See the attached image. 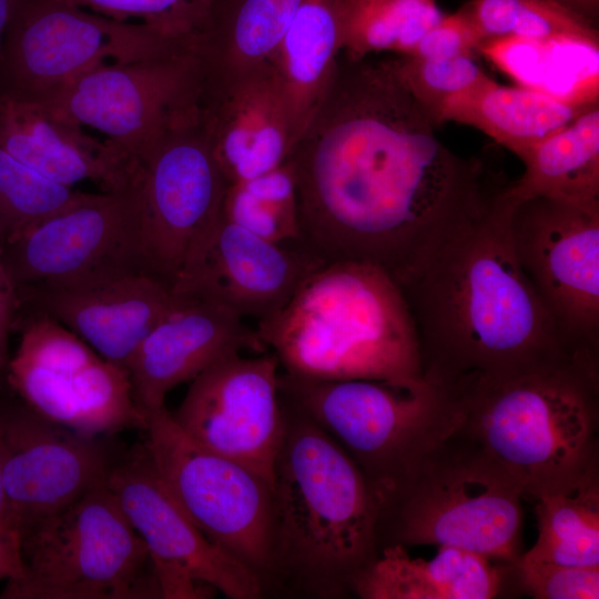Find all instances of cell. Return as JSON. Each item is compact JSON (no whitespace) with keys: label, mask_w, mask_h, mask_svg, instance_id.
<instances>
[{"label":"cell","mask_w":599,"mask_h":599,"mask_svg":"<svg viewBox=\"0 0 599 599\" xmlns=\"http://www.w3.org/2000/svg\"><path fill=\"white\" fill-rule=\"evenodd\" d=\"M403 80L395 59L341 52L297 140L292 165L298 243L324 264L359 262L409 280L507 182L463 158Z\"/></svg>","instance_id":"cell-1"},{"label":"cell","mask_w":599,"mask_h":599,"mask_svg":"<svg viewBox=\"0 0 599 599\" xmlns=\"http://www.w3.org/2000/svg\"><path fill=\"white\" fill-rule=\"evenodd\" d=\"M505 190L399 285L416 328L424 379L437 386L592 356L568 348L520 267Z\"/></svg>","instance_id":"cell-2"},{"label":"cell","mask_w":599,"mask_h":599,"mask_svg":"<svg viewBox=\"0 0 599 599\" xmlns=\"http://www.w3.org/2000/svg\"><path fill=\"white\" fill-rule=\"evenodd\" d=\"M455 426L534 501L599 474V357L445 387Z\"/></svg>","instance_id":"cell-3"},{"label":"cell","mask_w":599,"mask_h":599,"mask_svg":"<svg viewBox=\"0 0 599 599\" xmlns=\"http://www.w3.org/2000/svg\"><path fill=\"white\" fill-rule=\"evenodd\" d=\"M280 400L284 433L272 483L270 576L308 595L352 592L378 555L374 494L332 436Z\"/></svg>","instance_id":"cell-4"},{"label":"cell","mask_w":599,"mask_h":599,"mask_svg":"<svg viewBox=\"0 0 599 599\" xmlns=\"http://www.w3.org/2000/svg\"><path fill=\"white\" fill-rule=\"evenodd\" d=\"M255 329L281 370L291 375L425 382L403 291L387 272L370 264L346 261L321 266Z\"/></svg>","instance_id":"cell-5"},{"label":"cell","mask_w":599,"mask_h":599,"mask_svg":"<svg viewBox=\"0 0 599 599\" xmlns=\"http://www.w3.org/2000/svg\"><path fill=\"white\" fill-rule=\"evenodd\" d=\"M522 499L515 481L455 426L377 501L378 551L453 547L514 564L522 554Z\"/></svg>","instance_id":"cell-6"},{"label":"cell","mask_w":599,"mask_h":599,"mask_svg":"<svg viewBox=\"0 0 599 599\" xmlns=\"http://www.w3.org/2000/svg\"><path fill=\"white\" fill-rule=\"evenodd\" d=\"M18 535L23 575L2 599L162 598L149 550L106 481Z\"/></svg>","instance_id":"cell-7"},{"label":"cell","mask_w":599,"mask_h":599,"mask_svg":"<svg viewBox=\"0 0 599 599\" xmlns=\"http://www.w3.org/2000/svg\"><path fill=\"white\" fill-rule=\"evenodd\" d=\"M278 395L338 443L365 476L376 504L455 427L447 389L427 380H323L280 372Z\"/></svg>","instance_id":"cell-8"},{"label":"cell","mask_w":599,"mask_h":599,"mask_svg":"<svg viewBox=\"0 0 599 599\" xmlns=\"http://www.w3.org/2000/svg\"><path fill=\"white\" fill-rule=\"evenodd\" d=\"M196 37L154 57L99 64L37 99L139 161L164 134L203 114Z\"/></svg>","instance_id":"cell-9"},{"label":"cell","mask_w":599,"mask_h":599,"mask_svg":"<svg viewBox=\"0 0 599 599\" xmlns=\"http://www.w3.org/2000/svg\"><path fill=\"white\" fill-rule=\"evenodd\" d=\"M14 331L20 341L4 373L30 409L91 436L144 429L126 369L42 313L18 309Z\"/></svg>","instance_id":"cell-10"},{"label":"cell","mask_w":599,"mask_h":599,"mask_svg":"<svg viewBox=\"0 0 599 599\" xmlns=\"http://www.w3.org/2000/svg\"><path fill=\"white\" fill-rule=\"evenodd\" d=\"M145 447L185 514L262 579L272 568V487L247 467L190 437L165 407L146 414Z\"/></svg>","instance_id":"cell-11"},{"label":"cell","mask_w":599,"mask_h":599,"mask_svg":"<svg viewBox=\"0 0 599 599\" xmlns=\"http://www.w3.org/2000/svg\"><path fill=\"white\" fill-rule=\"evenodd\" d=\"M170 37L59 0H21L6 31L0 92L40 98L81 73L154 57L192 39Z\"/></svg>","instance_id":"cell-12"},{"label":"cell","mask_w":599,"mask_h":599,"mask_svg":"<svg viewBox=\"0 0 599 599\" xmlns=\"http://www.w3.org/2000/svg\"><path fill=\"white\" fill-rule=\"evenodd\" d=\"M138 185L144 260L172 288L220 219L229 186L204 114L164 134L140 156Z\"/></svg>","instance_id":"cell-13"},{"label":"cell","mask_w":599,"mask_h":599,"mask_svg":"<svg viewBox=\"0 0 599 599\" xmlns=\"http://www.w3.org/2000/svg\"><path fill=\"white\" fill-rule=\"evenodd\" d=\"M106 483L149 550L162 598L262 596L263 579L209 540L173 498L144 441L121 455Z\"/></svg>","instance_id":"cell-14"},{"label":"cell","mask_w":599,"mask_h":599,"mask_svg":"<svg viewBox=\"0 0 599 599\" xmlns=\"http://www.w3.org/2000/svg\"><path fill=\"white\" fill-rule=\"evenodd\" d=\"M516 257L562 341L599 356V212L547 197L512 202Z\"/></svg>","instance_id":"cell-15"},{"label":"cell","mask_w":599,"mask_h":599,"mask_svg":"<svg viewBox=\"0 0 599 599\" xmlns=\"http://www.w3.org/2000/svg\"><path fill=\"white\" fill-rule=\"evenodd\" d=\"M140 210L138 176L122 190L89 193L1 243L4 265L17 288L151 273L142 251Z\"/></svg>","instance_id":"cell-16"},{"label":"cell","mask_w":599,"mask_h":599,"mask_svg":"<svg viewBox=\"0 0 599 599\" xmlns=\"http://www.w3.org/2000/svg\"><path fill=\"white\" fill-rule=\"evenodd\" d=\"M280 370L270 351L225 357L191 382L171 415L195 441L247 467L272 487L284 433Z\"/></svg>","instance_id":"cell-17"},{"label":"cell","mask_w":599,"mask_h":599,"mask_svg":"<svg viewBox=\"0 0 599 599\" xmlns=\"http://www.w3.org/2000/svg\"><path fill=\"white\" fill-rule=\"evenodd\" d=\"M0 415L3 486L17 532L105 483L122 455L104 436L62 426L24 403Z\"/></svg>","instance_id":"cell-18"},{"label":"cell","mask_w":599,"mask_h":599,"mask_svg":"<svg viewBox=\"0 0 599 599\" xmlns=\"http://www.w3.org/2000/svg\"><path fill=\"white\" fill-rule=\"evenodd\" d=\"M323 265L298 242L265 240L221 214L172 291L219 302L242 318L260 322L281 311Z\"/></svg>","instance_id":"cell-19"},{"label":"cell","mask_w":599,"mask_h":599,"mask_svg":"<svg viewBox=\"0 0 599 599\" xmlns=\"http://www.w3.org/2000/svg\"><path fill=\"white\" fill-rule=\"evenodd\" d=\"M19 308L42 313L78 335L104 359L128 362L179 296L149 272L74 285L18 287Z\"/></svg>","instance_id":"cell-20"},{"label":"cell","mask_w":599,"mask_h":599,"mask_svg":"<svg viewBox=\"0 0 599 599\" xmlns=\"http://www.w3.org/2000/svg\"><path fill=\"white\" fill-rule=\"evenodd\" d=\"M151 329L126 364L138 407L146 414L165 407L166 395L225 357L262 354L256 329L223 304L181 296Z\"/></svg>","instance_id":"cell-21"},{"label":"cell","mask_w":599,"mask_h":599,"mask_svg":"<svg viewBox=\"0 0 599 599\" xmlns=\"http://www.w3.org/2000/svg\"><path fill=\"white\" fill-rule=\"evenodd\" d=\"M203 114L229 184L281 166L296 144L272 62L205 87Z\"/></svg>","instance_id":"cell-22"},{"label":"cell","mask_w":599,"mask_h":599,"mask_svg":"<svg viewBox=\"0 0 599 599\" xmlns=\"http://www.w3.org/2000/svg\"><path fill=\"white\" fill-rule=\"evenodd\" d=\"M0 146L44 177L73 187L98 183L103 192L131 185L139 162L110 140L89 135L82 125L44 101L0 92Z\"/></svg>","instance_id":"cell-23"},{"label":"cell","mask_w":599,"mask_h":599,"mask_svg":"<svg viewBox=\"0 0 599 599\" xmlns=\"http://www.w3.org/2000/svg\"><path fill=\"white\" fill-rule=\"evenodd\" d=\"M508 565L481 555L439 547L432 559L413 558L402 545L383 547L355 578L362 599H490L506 585Z\"/></svg>","instance_id":"cell-24"},{"label":"cell","mask_w":599,"mask_h":599,"mask_svg":"<svg viewBox=\"0 0 599 599\" xmlns=\"http://www.w3.org/2000/svg\"><path fill=\"white\" fill-rule=\"evenodd\" d=\"M357 1L305 0L271 61L296 142L329 85Z\"/></svg>","instance_id":"cell-25"},{"label":"cell","mask_w":599,"mask_h":599,"mask_svg":"<svg viewBox=\"0 0 599 599\" xmlns=\"http://www.w3.org/2000/svg\"><path fill=\"white\" fill-rule=\"evenodd\" d=\"M476 51L519 87L572 105L599 104V39L506 35L484 39Z\"/></svg>","instance_id":"cell-26"},{"label":"cell","mask_w":599,"mask_h":599,"mask_svg":"<svg viewBox=\"0 0 599 599\" xmlns=\"http://www.w3.org/2000/svg\"><path fill=\"white\" fill-rule=\"evenodd\" d=\"M305 0H210L196 44L204 87L270 63Z\"/></svg>","instance_id":"cell-27"},{"label":"cell","mask_w":599,"mask_h":599,"mask_svg":"<svg viewBox=\"0 0 599 599\" xmlns=\"http://www.w3.org/2000/svg\"><path fill=\"white\" fill-rule=\"evenodd\" d=\"M591 108L568 104L519 85L505 87L489 77L450 101L440 124L454 121L471 125L521 160Z\"/></svg>","instance_id":"cell-28"},{"label":"cell","mask_w":599,"mask_h":599,"mask_svg":"<svg viewBox=\"0 0 599 599\" xmlns=\"http://www.w3.org/2000/svg\"><path fill=\"white\" fill-rule=\"evenodd\" d=\"M522 175L508 183L511 202L547 197L599 212V105L535 145Z\"/></svg>","instance_id":"cell-29"},{"label":"cell","mask_w":599,"mask_h":599,"mask_svg":"<svg viewBox=\"0 0 599 599\" xmlns=\"http://www.w3.org/2000/svg\"><path fill=\"white\" fill-rule=\"evenodd\" d=\"M535 502L538 538L522 556L562 566L599 568V474Z\"/></svg>","instance_id":"cell-30"},{"label":"cell","mask_w":599,"mask_h":599,"mask_svg":"<svg viewBox=\"0 0 599 599\" xmlns=\"http://www.w3.org/2000/svg\"><path fill=\"white\" fill-rule=\"evenodd\" d=\"M222 215L265 240L297 242L296 189L290 161L260 176L229 184Z\"/></svg>","instance_id":"cell-31"},{"label":"cell","mask_w":599,"mask_h":599,"mask_svg":"<svg viewBox=\"0 0 599 599\" xmlns=\"http://www.w3.org/2000/svg\"><path fill=\"white\" fill-rule=\"evenodd\" d=\"M444 16L435 0H358L342 51L353 58L406 55Z\"/></svg>","instance_id":"cell-32"},{"label":"cell","mask_w":599,"mask_h":599,"mask_svg":"<svg viewBox=\"0 0 599 599\" xmlns=\"http://www.w3.org/2000/svg\"><path fill=\"white\" fill-rule=\"evenodd\" d=\"M460 10L481 41L506 35L599 39L588 19L555 0H471Z\"/></svg>","instance_id":"cell-33"},{"label":"cell","mask_w":599,"mask_h":599,"mask_svg":"<svg viewBox=\"0 0 599 599\" xmlns=\"http://www.w3.org/2000/svg\"><path fill=\"white\" fill-rule=\"evenodd\" d=\"M89 193L55 183L0 146V242L82 201Z\"/></svg>","instance_id":"cell-34"},{"label":"cell","mask_w":599,"mask_h":599,"mask_svg":"<svg viewBox=\"0 0 599 599\" xmlns=\"http://www.w3.org/2000/svg\"><path fill=\"white\" fill-rule=\"evenodd\" d=\"M395 61L406 85L437 126L450 101L489 78L474 54L438 59L399 55Z\"/></svg>","instance_id":"cell-35"},{"label":"cell","mask_w":599,"mask_h":599,"mask_svg":"<svg viewBox=\"0 0 599 599\" xmlns=\"http://www.w3.org/2000/svg\"><path fill=\"white\" fill-rule=\"evenodd\" d=\"M116 21L138 18L174 38L200 32L210 0H59Z\"/></svg>","instance_id":"cell-36"},{"label":"cell","mask_w":599,"mask_h":599,"mask_svg":"<svg viewBox=\"0 0 599 599\" xmlns=\"http://www.w3.org/2000/svg\"><path fill=\"white\" fill-rule=\"evenodd\" d=\"M509 577L536 599H598L599 568L571 567L521 556L509 564Z\"/></svg>","instance_id":"cell-37"},{"label":"cell","mask_w":599,"mask_h":599,"mask_svg":"<svg viewBox=\"0 0 599 599\" xmlns=\"http://www.w3.org/2000/svg\"><path fill=\"white\" fill-rule=\"evenodd\" d=\"M481 41L476 29L459 10L445 14L406 54L419 59L450 58L460 54H474Z\"/></svg>","instance_id":"cell-38"},{"label":"cell","mask_w":599,"mask_h":599,"mask_svg":"<svg viewBox=\"0 0 599 599\" xmlns=\"http://www.w3.org/2000/svg\"><path fill=\"white\" fill-rule=\"evenodd\" d=\"M18 308V288L4 265L0 242V373L6 372L11 356L9 338L14 331Z\"/></svg>","instance_id":"cell-39"},{"label":"cell","mask_w":599,"mask_h":599,"mask_svg":"<svg viewBox=\"0 0 599 599\" xmlns=\"http://www.w3.org/2000/svg\"><path fill=\"white\" fill-rule=\"evenodd\" d=\"M22 575L19 535L11 528L0 526V581L18 580Z\"/></svg>","instance_id":"cell-40"},{"label":"cell","mask_w":599,"mask_h":599,"mask_svg":"<svg viewBox=\"0 0 599 599\" xmlns=\"http://www.w3.org/2000/svg\"><path fill=\"white\" fill-rule=\"evenodd\" d=\"M21 0H0V60L6 31Z\"/></svg>","instance_id":"cell-41"},{"label":"cell","mask_w":599,"mask_h":599,"mask_svg":"<svg viewBox=\"0 0 599 599\" xmlns=\"http://www.w3.org/2000/svg\"><path fill=\"white\" fill-rule=\"evenodd\" d=\"M558 3L573 10L586 19L595 17L598 12L599 0H555Z\"/></svg>","instance_id":"cell-42"},{"label":"cell","mask_w":599,"mask_h":599,"mask_svg":"<svg viewBox=\"0 0 599 599\" xmlns=\"http://www.w3.org/2000/svg\"><path fill=\"white\" fill-rule=\"evenodd\" d=\"M0 526L8 527L16 530L12 527L11 521H10L7 498H6V493H4V486H3L1 415H0Z\"/></svg>","instance_id":"cell-43"}]
</instances>
